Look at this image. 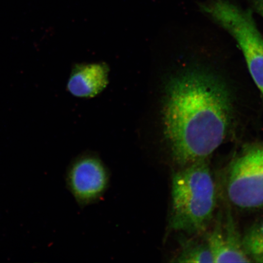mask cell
I'll return each mask as SVG.
<instances>
[{
  "mask_svg": "<svg viewBox=\"0 0 263 263\" xmlns=\"http://www.w3.org/2000/svg\"><path fill=\"white\" fill-rule=\"evenodd\" d=\"M163 106L164 133L181 167L206 159L232 126V94L222 79L200 68L184 69L170 80Z\"/></svg>",
  "mask_w": 263,
  "mask_h": 263,
  "instance_id": "cell-1",
  "label": "cell"
},
{
  "mask_svg": "<svg viewBox=\"0 0 263 263\" xmlns=\"http://www.w3.org/2000/svg\"><path fill=\"white\" fill-rule=\"evenodd\" d=\"M215 183L206 159L182 167L172 180L173 229L188 234L204 232L216 206Z\"/></svg>",
  "mask_w": 263,
  "mask_h": 263,
  "instance_id": "cell-2",
  "label": "cell"
},
{
  "mask_svg": "<svg viewBox=\"0 0 263 263\" xmlns=\"http://www.w3.org/2000/svg\"><path fill=\"white\" fill-rule=\"evenodd\" d=\"M200 11L235 39L249 73L263 96V35L251 9H243L232 0H205Z\"/></svg>",
  "mask_w": 263,
  "mask_h": 263,
  "instance_id": "cell-3",
  "label": "cell"
},
{
  "mask_svg": "<svg viewBox=\"0 0 263 263\" xmlns=\"http://www.w3.org/2000/svg\"><path fill=\"white\" fill-rule=\"evenodd\" d=\"M226 190L230 201L239 208L263 206V143L242 148L229 167Z\"/></svg>",
  "mask_w": 263,
  "mask_h": 263,
  "instance_id": "cell-4",
  "label": "cell"
},
{
  "mask_svg": "<svg viewBox=\"0 0 263 263\" xmlns=\"http://www.w3.org/2000/svg\"><path fill=\"white\" fill-rule=\"evenodd\" d=\"M208 244L214 262H251L246 254L231 214L218 215L215 228L210 233Z\"/></svg>",
  "mask_w": 263,
  "mask_h": 263,
  "instance_id": "cell-5",
  "label": "cell"
},
{
  "mask_svg": "<svg viewBox=\"0 0 263 263\" xmlns=\"http://www.w3.org/2000/svg\"><path fill=\"white\" fill-rule=\"evenodd\" d=\"M70 179L74 195L82 200H90L100 195L107 182L104 167L98 160L91 158L76 163Z\"/></svg>",
  "mask_w": 263,
  "mask_h": 263,
  "instance_id": "cell-6",
  "label": "cell"
},
{
  "mask_svg": "<svg viewBox=\"0 0 263 263\" xmlns=\"http://www.w3.org/2000/svg\"><path fill=\"white\" fill-rule=\"evenodd\" d=\"M108 68L103 63L75 66L67 84L70 93L76 97L93 98L108 84Z\"/></svg>",
  "mask_w": 263,
  "mask_h": 263,
  "instance_id": "cell-7",
  "label": "cell"
},
{
  "mask_svg": "<svg viewBox=\"0 0 263 263\" xmlns=\"http://www.w3.org/2000/svg\"><path fill=\"white\" fill-rule=\"evenodd\" d=\"M176 261L182 263L214 262V259L208 244L189 241L184 245Z\"/></svg>",
  "mask_w": 263,
  "mask_h": 263,
  "instance_id": "cell-8",
  "label": "cell"
},
{
  "mask_svg": "<svg viewBox=\"0 0 263 263\" xmlns=\"http://www.w3.org/2000/svg\"><path fill=\"white\" fill-rule=\"evenodd\" d=\"M242 244L246 254L254 258L263 255V221L256 223L249 230Z\"/></svg>",
  "mask_w": 263,
  "mask_h": 263,
  "instance_id": "cell-9",
  "label": "cell"
},
{
  "mask_svg": "<svg viewBox=\"0 0 263 263\" xmlns=\"http://www.w3.org/2000/svg\"><path fill=\"white\" fill-rule=\"evenodd\" d=\"M251 9L257 13L263 18V0H246Z\"/></svg>",
  "mask_w": 263,
  "mask_h": 263,
  "instance_id": "cell-10",
  "label": "cell"
},
{
  "mask_svg": "<svg viewBox=\"0 0 263 263\" xmlns=\"http://www.w3.org/2000/svg\"><path fill=\"white\" fill-rule=\"evenodd\" d=\"M255 259L256 262H263V255Z\"/></svg>",
  "mask_w": 263,
  "mask_h": 263,
  "instance_id": "cell-11",
  "label": "cell"
}]
</instances>
